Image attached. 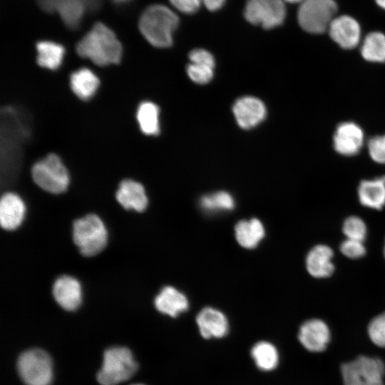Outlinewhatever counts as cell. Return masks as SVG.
Here are the masks:
<instances>
[{"label": "cell", "mask_w": 385, "mask_h": 385, "mask_svg": "<svg viewBox=\"0 0 385 385\" xmlns=\"http://www.w3.org/2000/svg\"><path fill=\"white\" fill-rule=\"evenodd\" d=\"M76 51L80 56L104 66L120 61L122 46L113 31L98 22L77 43Z\"/></svg>", "instance_id": "6da1fadb"}, {"label": "cell", "mask_w": 385, "mask_h": 385, "mask_svg": "<svg viewBox=\"0 0 385 385\" xmlns=\"http://www.w3.org/2000/svg\"><path fill=\"white\" fill-rule=\"evenodd\" d=\"M179 24V18L168 7L162 4L150 5L139 19V29L145 39L158 48L169 47L173 34Z\"/></svg>", "instance_id": "7a4b0ae2"}, {"label": "cell", "mask_w": 385, "mask_h": 385, "mask_svg": "<svg viewBox=\"0 0 385 385\" xmlns=\"http://www.w3.org/2000/svg\"><path fill=\"white\" fill-rule=\"evenodd\" d=\"M137 369V362L130 349L124 346L110 347L103 353L97 380L101 385H117L129 379Z\"/></svg>", "instance_id": "3957f363"}, {"label": "cell", "mask_w": 385, "mask_h": 385, "mask_svg": "<svg viewBox=\"0 0 385 385\" xmlns=\"http://www.w3.org/2000/svg\"><path fill=\"white\" fill-rule=\"evenodd\" d=\"M73 238L81 253L91 257L104 249L108 233L102 220L97 215L89 214L73 222Z\"/></svg>", "instance_id": "277c9868"}, {"label": "cell", "mask_w": 385, "mask_h": 385, "mask_svg": "<svg viewBox=\"0 0 385 385\" xmlns=\"http://www.w3.org/2000/svg\"><path fill=\"white\" fill-rule=\"evenodd\" d=\"M17 370L26 385H50L53 379L52 360L40 349L23 352L17 361Z\"/></svg>", "instance_id": "5b68a950"}, {"label": "cell", "mask_w": 385, "mask_h": 385, "mask_svg": "<svg viewBox=\"0 0 385 385\" xmlns=\"http://www.w3.org/2000/svg\"><path fill=\"white\" fill-rule=\"evenodd\" d=\"M344 385H384L385 366L379 358L359 356L342 365Z\"/></svg>", "instance_id": "8992f818"}, {"label": "cell", "mask_w": 385, "mask_h": 385, "mask_svg": "<svg viewBox=\"0 0 385 385\" xmlns=\"http://www.w3.org/2000/svg\"><path fill=\"white\" fill-rule=\"evenodd\" d=\"M337 11L334 0H303L297 12L298 22L307 32L322 34L328 30Z\"/></svg>", "instance_id": "52a82bcc"}, {"label": "cell", "mask_w": 385, "mask_h": 385, "mask_svg": "<svg viewBox=\"0 0 385 385\" xmlns=\"http://www.w3.org/2000/svg\"><path fill=\"white\" fill-rule=\"evenodd\" d=\"M31 174L36 184L48 192L61 193L68 188V171L59 157L55 154H49L35 163Z\"/></svg>", "instance_id": "ba28073f"}, {"label": "cell", "mask_w": 385, "mask_h": 385, "mask_svg": "<svg viewBox=\"0 0 385 385\" xmlns=\"http://www.w3.org/2000/svg\"><path fill=\"white\" fill-rule=\"evenodd\" d=\"M244 16L247 21L271 29L281 25L286 16L284 0H247Z\"/></svg>", "instance_id": "9c48e42d"}, {"label": "cell", "mask_w": 385, "mask_h": 385, "mask_svg": "<svg viewBox=\"0 0 385 385\" xmlns=\"http://www.w3.org/2000/svg\"><path fill=\"white\" fill-rule=\"evenodd\" d=\"M364 140V132L359 125L354 122H344L335 130L333 145L339 154L352 156L360 151Z\"/></svg>", "instance_id": "30bf717a"}, {"label": "cell", "mask_w": 385, "mask_h": 385, "mask_svg": "<svg viewBox=\"0 0 385 385\" xmlns=\"http://www.w3.org/2000/svg\"><path fill=\"white\" fill-rule=\"evenodd\" d=\"M298 339L308 351L321 352L326 349L330 340V331L327 324L321 319H311L299 327Z\"/></svg>", "instance_id": "8fae6325"}, {"label": "cell", "mask_w": 385, "mask_h": 385, "mask_svg": "<svg viewBox=\"0 0 385 385\" xmlns=\"http://www.w3.org/2000/svg\"><path fill=\"white\" fill-rule=\"evenodd\" d=\"M232 111L237 124L244 129L255 127L265 119L267 114L263 102L253 96L237 99Z\"/></svg>", "instance_id": "7c38bea8"}, {"label": "cell", "mask_w": 385, "mask_h": 385, "mask_svg": "<svg viewBox=\"0 0 385 385\" xmlns=\"http://www.w3.org/2000/svg\"><path fill=\"white\" fill-rule=\"evenodd\" d=\"M328 31L332 40L342 48L351 49L359 43L360 26L351 16L344 15L335 17L330 24Z\"/></svg>", "instance_id": "4fadbf2b"}, {"label": "cell", "mask_w": 385, "mask_h": 385, "mask_svg": "<svg viewBox=\"0 0 385 385\" xmlns=\"http://www.w3.org/2000/svg\"><path fill=\"white\" fill-rule=\"evenodd\" d=\"M196 323L201 336L205 339L222 338L229 329L225 315L212 307L202 309L197 315Z\"/></svg>", "instance_id": "5bb4252c"}, {"label": "cell", "mask_w": 385, "mask_h": 385, "mask_svg": "<svg viewBox=\"0 0 385 385\" xmlns=\"http://www.w3.org/2000/svg\"><path fill=\"white\" fill-rule=\"evenodd\" d=\"M53 295L63 309L74 311L81 302V285L75 278L62 276L58 278L53 284Z\"/></svg>", "instance_id": "9a60e30c"}, {"label": "cell", "mask_w": 385, "mask_h": 385, "mask_svg": "<svg viewBox=\"0 0 385 385\" xmlns=\"http://www.w3.org/2000/svg\"><path fill=\"white\" fill-rule=\"evenodd\" d=\"M333 255L332 250L327 245H317L312 247L306 257L308 272L316 278L329 277L334 270Z\"/></svg>", "instance_id": "2e32d148"}, {"label": "cell", "mask_w": 385, "mask_h": 385, "mask_svg": "<svg viewBox=\"0 0 385 385\" xmlns=\"http://www.w3.org/2000/svg\"><path fill=\"white\" fill-rule=\"evenodd\" d=\"M118 202L126 210L143 212L148 205V197L143 186L132 180H124L115 194Z\"/></svg>", "instance_id": "e0dca14e"}, {"label": "cell", "mask_w": 385, "mask_h": 385, "mask_svg": "<svg viewBox=\"0 0 385 385\" xmlns=\"http://www.w3.org/2000/svg\"><path fill=\"white\" fill-rule=\"evenodd\" d=\"M25 205L16 194H4L0 202V222L5 230H14L18 227L24 218Z\"/></svg>", "instance_id": "ac0fdd59"}, {"label": "cell", "mask_w": 385, "mask_h": 385, "mask_svg": "<svg viewBox=\"0 0 385 385\" xmlns=\"http://www.w3.org/2000/svg\"><path fill=\"white\" fill-rule=\"evenodd\" d=\"M155 306L161 313L175 317L189 307L186 296L173 287L162 289L155 299Z\"/></svg>", "instance_id": "d6986e66"}, {"label": "cell", "mask_w": 385, "mask_h": 385, "mask_svg": "<svg viewBox=\"0 0 385 385\" xmlns=\"http://www.w3.org/2000/svg\"><path fill=\"white\" fill-rule=\"evenodd\" d=\"M360 202L365 207L380 210L385 206V175L362 180L358 188Z\"/></svg>", "instance_id": "ffe728a7"}, {"label": "cell", "mask_w": 385, "mask_h": 385, "mask_svg": "<svg viewBox=\"0 0 385 385\" xmlns=\"http://www.w3.org/2000/svg\"><path fill=\"white\" fill-rule=\"evenodd\" d=\"M235 237L243 247L252 249L257 247L265 236L262 223L257 218L239 221L235 227Z\"/></svg>", "instance_id": "44dd1931"}, {"label": "cell", "mask_w": 385, "mask_h": 385, "mask_svg": "<svg viewBox=\"0 0 385 385\" xmlns=\"http://www.w3.org/2000/svg\"><path fill=\"white\" fill-rule=\"evenodd\" d=\"M100 81L90 69L83 68L74 71L70 77V85L73 93L82 100L90 99L96 92Z\"/></svg>", "instance_id": "7402d4cb"}, {"label": "cell", "mask_w": 385, "mask_h": 385, "mask_svg": "<svg viewBox=\"0 0 385 385\" xmlns=\"http://www.w3.org/2000/svg\"><path fill=\"white\" fill-rule=\"evenodd\" d=\"M36 51L38 64L50 70H56L61 66L65 51L62 45L48 41L38 42Z\"/></svg>", "instance_id": "603a6c76"}, {"label": "cell", "mask_w": 385, "mask_h": 385, "mask_svg": "<svg viewBox=\"0 0 385 385\" xmlns=\"http://www.w3.org/2000/svg\"><path fill=\"white\" fill-rule=\"evenodd\" d=\"M137 120L144 134L155 135L159 133V108L154 103H141L137 111Z\"/></svg>", "instance_id": "cb8c5ba5"}, {"label": "cell", "mask_w": 385, "mask_h": 385, "mask_svg": "<svg viewBox=\"0 0 385 385\" xmlns=\"http://www.w3.org/2000/svg\"><path fill=\"white\" fill-rule=\"evenodd\" d=\"M251 356L257 366L262 371H271L279 362V354L276 347L265 341L255 344L251 349Z\"/></svg>", "instance_id": "d4e9b609"}, {"label": "cell", "mask_w": 385, "mask_h": 385, "mask_svg": "<svg viewBox=\"0 0 385 385\" xmlns=\"http://www.w3.org/2000/svg\"><path fill=\"white\" fill-rule=\"evenodd\" d=\"M361 54L368 61L384 63L385 35L378 31L369 34L362 43Z\"/></svg>", "instance_id": "484cf974"}, {"label": "cell", "mask_w": 385, "mask_h": 385, "mask_svg": "<svg viewBox=\"0 0 385 385\" xmlns=\"http://www.w3.org/2000/svg\"><path fill=\"white\" fill-rule=\"evenodd\" d=\"M200 206L207 212L228 211L235 207V200L227 192L219 191L201 197Z\"/></svg>", "instance_id": "4316f807"}, {"label": "cell", "mask_w": 385, "mask_h": 385, "mask_svg": "<svg viewBox=\"0 0 385 385\" xmlns=\"http://www.w3.org/2000/svg\"><path fill=\"white\" fill-rule=\"evenodd\" d=\"M38 6L47 13H54L61 6L74 3H84L89 13L96 12L101 9L102 0H36Z\"/></svg>", "instance_id": "83f0119b"}, {"label": "cell", "mask_w": 385, "mask_h": 385, "mask_svg": "<svg viewBox=\"0 0 385 385\" xmlns=\"http://www.w3.org/2000/svg\"><path fill=\"white\" fill-rule=\"evenodd\" d=\"M342 231L347 239L364 241L366 236L365 222L359 217L351 216L345 220Z\"/></svg>", "instance_id": "f1b7e54d"}, {"label": "cell", "mask_w": 385, "mask_h": 385, "mask_svg": "<svg viewBox=\"0 0 385 385\" xmlns=\"http://www.w3.org/2000/svg\"><path fill=\"white\" fill-rule=\"evenodd\" d=\"M367 332L370 339L375 345L385 348V312L371 320Z\"/></svg>", "instance_id": "f546056e"}, {"label": "cell", "mask_w": 385, "mask_h": 385, "mask_svg": "<svg viewBox=\"0 0 385 385\" xmlns=\"http://www.w3.org/2000/svg\"><path fill=\"white\" fill-rule=\"evenodd\" d=\"M214 68L190 63L187 66V73L189 78L198 84H205L211 81L213 77Z\"/></svg>", "instance_id": "4dcf8cb0"}, {"label": "cell", "mask_w": 385, "mask_h": 385, "mask_svg": "<svg viewBox=\"0 0 385 385\" xmlns=\"http://www.w3.org/2000/svg\"><path fill=\"white\" fill-rule=\"evenodd\" d=\"M367 147L369 155L374 161L385 164V135L371 138Z\"/></svg>", "instance_id": "1f68e13d"}, {"label": "cell", "mask_w": 385, "mask_h": 385, "mask_svg": "<svg viewBox=\"0 0 385 385\" xmlns=\"http://www.w3.org/2000/svg\"><path fill=\"white\" fill-rule=\"evenodd\" d=\"M340 251L346 257L351 259H358L366 253V248L362 241L347 239L340 245Z\"/></svg>", "instance_id": "d6a6232c"}, {"label": "cell", "mask_w": 385, "mask_h": 385, "mask_svg": "<svg viewBox=\"0 0 385 385\" xmlns=\"http://www.w3.org/2000/svg\"><path fill=\"white\" fill-rule=\"evenodd\" d=\"M190 63L215 67V59L211 53L203 48L193 49L189 53Z\"/></svg>", "instance_id": "836d02e7"}, {"label": "cell", "mask_w": 385, "mask_h": 385, "mask_svg": "<svg viewBox=\"0 0 385 385\" xmlns=\"http://www.w3.org/2000/svg\"><path fill=\"white\" fill-rule=\"evenodd\" d=\"M171 4L179 11L192 14L200 8L202 0H169Z\"/></svg>", "instance_id": "e575fe53"}, {"label": "cell", "mask_w": 385, "mask_h": 385, "mask_svg": "<svg viewBox=\"0 0 385 385\" xmlns=\"http://www.w3.org/2000/svg\"><path fill=\"white\" fill-rule=\"evenodd\" d=\"M225 0H202L203 4L210 11H214L220 9Z\"/></svg>", "instance_id": "d590c367"}, {"label": "cell", "mask_w": 385, "mask_h": 385, "mask_svg": "<svg viewBox=\"0 0 385 385\" xmlns=\"http://www.w3.org/2000/svg\"><path fill=\"white\" fill-rule=\"evenodd\" d=\"M376 2L380 7L385 9V0H376Z\"/></svg>", "instance_id": "8d00e7d4"}, {"label": "cell", "mask_w": 385, "mask_h": 385, "mask_svg": "<svg viewBox=\"0 0 385 385\" xmlns=\"http://www.w3.org/2000/svg\"><path fill=\"white\" fill-rule=\"evenodd\" d=\"M111 1L115 4H125V3L130 2L132 0H111Z\"/></svg>", "instance_id": "74e56055"}, {"label": "cell", "mask_w": 385, "mask_h": 385, "mask_svg": "<svg viewBox=\"0 0 385 385\" xmlns=\"http://www.w3.org/2000/svg\"><path fill=\"white\" fill-rule=\"evenodd\" d=\"M284 1L286 2L294 4V3H299V2L301 3L303 0H284Z\"/></svg>", "instance_id": "f35d334b"}, {"label": "cell", "mask_w": 385, "mask_h": 385, "mask_svg": "<svg viewBox=\"0 0 385 385\" xmlns=\"http://www.w3.org/2000/svg\"><path fill=\"white\" fill-rule=\"evenodd\" d=\"M384 257H385V243H384Z\"/></svg>", "instance_id": "ab89813d"}, {"label": "cell", "mask_w": 385, "mask_h": 385, "mask_svg": "<svg viewBox=\"0 0 385 385\" xmlns=\"http://www.w3.org/2000/svg\"><path fill=\"white\" fill-rule=\"evenodd\" d=\"M131 385H144V384H131Z\"/></svg>", "instance_id": "60d3db41"}]
</instances>
